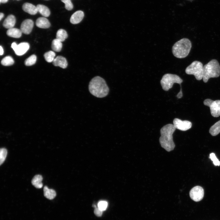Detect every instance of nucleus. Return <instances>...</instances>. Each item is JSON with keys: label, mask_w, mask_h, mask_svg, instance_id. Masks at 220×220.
Listing matches in <instances>:
<instances>
[{"label": "nucleus", "mask_w": 220, "mask_h": 220, "mask_svg": "<svg viewBox=\"0 0 220 220\" xmlns=\"http://www.w3.org/2000/svg\"><path fill=\"white\" fill-rule=\"evenodd\" d=\"M176 129L173 124H168L160 129V143L161 146L168 152L173 150L175 147L172 135Z\"/></svg>", "instance_id": "f257e3e1"}, {"label": "nucleus", "mask_w": 220, "mask_h": 220, "mask_svg": "<svg viewBox=\"0 0 220 220\" xmlns=\"http://www.w3.org/2000/svg\"><path fill=\"white\" fill-rule=\"evenodd\" d=\"M89 90L93 95L98 98L106 97L109 91V89L105 80L101 77L96 76L90 81Z\"/></svg>", "instance_id": "f03ea898"}, {"label": "nucleus", "mask_w": 220, "mask_h": 220, "mask_svg": "<svg viewBox=\"0 0 220 220\" xmlns=\"http://www.w3.org/2000/svg\"><path fill=\"white\" fill-rule=\"evenodd\" d=\"M191 47L190 41L187 38H183L174 43L172 48V52L177 58H184L188 55Z\"/></svg>", "instance_id": "7ed1b4c3"}, {"label": "nucleus", "mask_w": 220, "mask_h": 220, "mask_svg": "<svg viewBox=\"0 0 220 220\" xmlns=\"http://www.w3.org/2000/svg\"><path fill=\"white\" fill-rule=\"evenodd\" d=\"M220 75V65L216 59L211 60L203 66V81L207 82L211 78H217Z\"/></svg>", "instance_id": "20e7f679"}, {"label": "nucleus", "mask_w": 220, "mask_h": 220, "mask_svg": "<svg viewBox=\"0 0 220 220\" xmlns=\"http://www.w3.org/2000/svg\"><path fill=\"white\" fill-rule=\"evenodd\" d=\"M183 82V80L178 75L170 73L164 75L160 81V84L163 89L168 91L171 88L174 83L180 84Z\"/></svg>", "instance_id": "39448f33"}, {"label": "nucleus", "mask_w": 220, "mask_h": 220, "mask_svg": "<svg viewBox=\"0 0 220 220\" xmlns=\"http://www.w3.org/2000/svg\"><path fill=\"white\" fill-rule=\"evenodd\" d=\"M185 72L187 74L193 75L197 80H201L203 78V64L200 61H194L186 68Z\"/></svg>", "instance_id": "423d86ee"}, {"label": "nucleus", "mask_w": 220, "mask_h": 220, "mask_svg": "<svg viewBox=\"0 0 220 220\" xmlns=\"http://www.w3.org/2000/svg\"><path fill=\"white\" fill-rule=\"evenodd\" d=\"M204 104L210 107L211 115L215 117L220 116V100L213 101L207 99L204 101Z\"/></svg>", "instance_id": "0eeeda50"}, {"label": "nucleus", "mask_w": 220, "mask_h": 220, "mask_svg": "<svg viewBox=\"0 0 220 220\" xmlns=\"http://www.w3.org/2000/svg\"><path fill=\"white\" fill-rule=\"evenodd\" d=\"M191 198L193 201L198 202L201 200L204 196V190L202 187L196 186L193 187L189 192Z\"/></svg>", "instance_id": "6e6552de"}, {"label": "nucleus", "mask_w": 220, "mask_h": 220, "mask_svg": "<svg viewBox=\"0 0 220 220\" xmlns=\"http://www.w3.org/2000/svg\"><path fill=\"white\" fill-rule=\"evenodd\" d=\"M173 123L176 129L184 131L190 129L192 125V123L190 121L187 120L182 121L178 118L174 119Z\"/></svg>", "instance_id": "1a4fd4ad"}, {"label": "nucleus", "mask_w": 220, "mask_h": 220, "mask_svg": "<svg viewBox=\"0 0 220 220\" xmlns=\"http://www.w3.org/2000/svg\"><path fill=\"white\" fill-rule=\"evenodd\" d=\"M34 26V22L31 19L24 20L21 23L20 30L22 32L25 34H29L31 32Z\"/></svg>", "instance_id": "9d476101"}, {"label": "nucleus", "mask_w": 220, "mask_h": 220, "mask_svg": "<svg viewBox=\"0 0 220 220\" xmlns=\"http://www.w3.org/2000/svg\"><path fill=\"white\" fill-rule=\"evenodd\" d=\"M29 47V44L28 42H21L17 45L16 49L14 51L17 55H22L27 51Z\"/></svg>", "instance_id": "9b49d317"}, {"label": "nucleus", "mask_w": 220, "mask_h": 220, "mask_svg": "<svg viewBox=\"0 0 220 220\" xmlns=\"http://www.w3.org/2000/svg\"><path fill=\"white\" fill-rule=\"evenodd\" d=\"M84 16V13L83 11L81 10L77 11L72 15L70 22L72 24H77L82 21Z\"/></svg>", "instance_id": "f8f14e48"}, {"label": "nucleus", "mask_w": 220, "mask_h": 220, "mask_svg": "<svg viewBox=\"0 0 220 220\" xmlns=\"http://www.w3.org/2000/svg\"><path fill=\"white\" fill-rule=\"evenodd\" d=\"M53 62L55 66H59L63 68H66L68 66L66 59L62 56H57L54 59Z\"/></svg>", "instance_id": "ddd939ff"}, {"label": "nucleus", "mask_w": 220, "mask_h": 220, "mask_svg": "<svg viewBox=\"0 0 220 220\" xmlns=\"http://www.w3.org/2000/svg\"><path fill=\"white\" fill-rule=\"evenodd\" d=\"M16 21L15 16L13 15H10L4 20L3 25L6 28H13L14 26Z\"/></svg>", "instance_id": "4468645a"}, {"label": "nucleus", "mask_w": 220, "mask_h": 220, "mask_svg": "<svg viewBox=\"0 0 220 220\" xmlns=\"http://www.w3.org/2000/svg\"><path fill=\"white\" fill-rule=\"evenodd\" d=\"M22 8L24 11L31 15H35L38 12L36 6L29 3H24Z\"/></svg>", "instance_id": "2eb2a0df"}, {"label": "nucleus", "mask_w": 220, "mask_h": 220, "mask_svg": "<svg viewBox=\"0 0 220 220\" xmlns=\"http://www.w3.org/2000/svg\"><path fill=\"white\" fill-rule=\"evenodd\" d=\"M36 25L38 27L42 28H47L50 26V24L49 20L44 17H39L37 19Z\"/></svg>", "instance_id": "dca6fc26"}, {"label": "nucleus", "mask_w": 220, "mask_h": 220, "mask_svg": "<svg viewBox=\"0 0 220 220\" xmlns=\"http://www.w3.org/2000/svg\"><path fill=\"white\" fill-rule=\"evenodd\" d=\"M22 33L20 29L13 28L9 29L6 32L8 36L14 38H20L21 36Z\"/></svg>", "instance_id": "f3484780"}, {"label": "nucleus", "mask_w": 220, "mask_h": 220, "mask_svg": "<svg viewBox=\"0 0 220 220\" xmlns=\"http://www.w3.org/2000/svg\"><path fill=\"white\" fill-rule=\"evenodd\" d=\"M42 177L41 175L39 174L35 175L31 180V183L35 188L40 189L43 186V184L42 182Z\"/></svg>", "instance_id": "a211bd4d"}, {"label": "nucleus", "mask_w": 220, "mask_h": 220, "mask_svg": "<svg viewBox=\"0 0 220 220\" xmlns=\"http://www.w3.org/2000/svg\"><path fill=\"white\" fill-rule=\"evenodd\" d=\"M44 195V196L49 200L54 199L56 195L55 191L52 189H49L45 186L43 188Z\"/></svg>", "instance_id": "6ab92c4d"}, {"label": "nucleus", "mask_w": 220, "mask_h": 220, "mask_svg": "<svg viewBox=\"0 0 220 220\" xmlns=\"http://www.w3.org/2000/svg\"><path fill=\"white\" fill-rule=\"evenodd\" d=\"M36 7L38 12H39L43 16L47 17L50 16V11L46 6L38 4L37 6Z\"/></svg>", "instance_id": "aec40b11"}, {"label": "nucleus", "mask_w": 220, "mask_h": 220, "mask_svg": "<svg viewBox=\"0 0 220 220\" xmlns=\"http://www.w3.org/2000/svg\"><path fill=\"white\" fill-rule=\"evenodd\" d=\"M209 132L213 136H216L220 133V120L210 127Z\"/></svg>", "instance_id": "412c9836"}, {"label": "nucleus", "mask_w": 220, "mask_h": 220, "mask_svg": "<svg viewBox=\"0 0 220 220\" xmlns=\"http://www.w3.org/2000/svg\"><path fill=\"white\" fill-rule=\"evenodd\" d=\"M62 47L61 42L56 38L53 39L52 42L51 47L52 50L56 52L61 51Z\"/></svg>", "instance_id": "4be33fe9"}, {"label": "nucleus", "mask_w": 220, "mask_h": 220, "mask_svg": "<svg viewBox=\"0 0 220 220\" xmlns=\"http://www.w3.org/2000/svg\"><path fill=\"white\" fill-rule=\"evenodd\" d=\"M68 37L67 31L63 29L58 30L56 34V38L62 42L64 41Z\"/></svg>", "instance_id": "5701e85b"}, {"label": "nucleus", "mask_w": 220, "mask_h": 220, "mask_svg": "<svg viewBox=\"0 0 220 220\" xmlns=\"http://www.w3.org/2000/svg\"><path fill=\"white\" fill-rule=\"evenodd\" d=\"M14 63V60L10 56H6L3 58L1 61V64L5 66L12 65Z\"/></svg>", "instance_id": "b1692460"}, {"label": "nucleus", "mask_w": 220, "mask_h": 220, "mask_svg": "<svg viewBox=\"0 0 220 220\" xmlns=\"http://www.w3.org/2000/svg\"><path fill=\"white\" fill-rule=\"evenodd\" d=\"M55 53L52 51H50L46 52L44 55L46 61L48 62H53L55 59Z\"/></svg>", "instance_id": "393cba45"}, {"label": "nucleus", "mask_w": 220, "mask_h": 220, "mask_svg": "<svg viewBox=\"0 0 220 220\" xmlns=\"http://www.w3.org/2000/svg\"><path fill=\"white\" fill-rule=\"evenodd\" d=\"M37 60L36 56L33 54L26 59L25 61L24 64L25 65L30 66L35 64Z\"/></svg>", "instance_id": "a878e982"}, {"label": "nucleus", "mask_w": 220, "mask_h": 220, "mask_svg": "<svg viewBox=\"0 0 220 220\" xmlns=\"http://www.w3.org/2000/svg\"><path fill=\"white\" fill-rule=\"evenodd\" d=\"M7 151L4 148H1L0 149V165H1L5 160L7 155Z\"/></svg>", "instance_id": "bb28decb"}, {"label": "nucleus", "mask_w": 220, "mask_h": 220, "mask_svg": "<svg viewBox=\"0 0 220 220\" xmlns=\"http://www.w3.org/2000/svg\"><path fill=\"white\" fill-rule=\"evenodd\" d=\"M65 4V7L66 9L68 10H72L73 6L71 0H61Z\"/></svg>", "instance_id": "cd10ccee"}, {"label": "nucleus", "mask_w": 220, "mask_h": 220, "mask_svg": "<svg viewBox=\"0 0 220 220\" xmlns=\"http://www.w3.org/2000/svg\"><path fill=\"white\" fill-rule=\"evenodd\" d=\"M209 158L213 161V164L215 166H219L220 165V162L217 158L215 154L213 153H211L210 155Z\"/></svg>", "instance_id": "c85d7f7f"}, {"label": "nucleus", "mask_w": 220, "mask_h": 220, "mask_svg": "<svg viewBox=\"0 0 220 220\" xmlns=\"http://www.w3.org/2000/svg\"><path fill=\"white\" fill-rule=\"evenodd\" d=\"M107 203L105 201H101L98 204V207L101 210L104 211L106 209L107 206Z\"/></svg>", "instance_id": "c756f323"}, {"label": "nucleus", "mask_w": 220, "mask_h": 220, "mask_svg": "<svg viewBox=\"0 0 220 220\" xmlns=\"http://www.w3.org/2000/svg\"><path fill=\"white\" fill-rule=\"evenodd\" d=\"M102 210L98 207L95 208L94 210V212L96 216L98 217H100L102 215Z\"/></svg>", "instance_id": "7c9ffc66"}, {"label": "nucleus", "mask_w": 220, "mask_h": 220, "mask_svg": "<svg viewBox=\"0 0 220 220\" xmlns=\"http://www.w3.org/2000/svg\"><path fill=\"white\" fill-rule=\"evenodd\" d=\"M17 45L16 43L15 42H13L11 45V47L12 48V49H13L14 51L15 49H16L17 46Z\"/></svg>", "instance_id": "2f4dec72"}, {"label": "nucleus", "mask_w": 220, "mask_h": 220, "mask_svg": "<svg viewBox=\"0 0 220 220\" xmlns=\"http://www.w3.org/2000/svg\"><path fill=\"white\" fill-rule=\"evenodd\" d=\"M0 54L1 55H2L3 54L4 52H3V49L1 46H0Z\"/></svg>", "instance_id": "473e14b6"}, {"label": "nucleus", "mask_w": 220, "mask_h": 220, "mask_svg": "<svg viewBox=\"0 0 220 220\" xmlns=\"http://www.w3.org/2000/svg\"><path fill=\"white\" fill-rule=\"evenodd\" d=\"M4 16V14L3 13H0V20H1L2 19Z\"/></svg>", "instance_id": "72a5a7b5"}, {"label": "nucleus", "mask_w": 220, "mask_h": 220, "mask_svg": "<svg viewBox=\"0 0 220 220\" xmlns=\"http://www.w3.org/2000/svg\"><path fill=\"white\" fill-rule=\"evenodd\" d=\"M8 0H0V3H6L7 2Z\"/></svg>", "instance_id": "f704fd0d"}, {"label": "nucleus", "mask_w": 220, "mask_h": 220, "mask_svg": "<svg viewBox=\"0 0 220 220\" xmlns=\"http://www.w3.org/2000/svg\"></svg>", "instance_id": "c9c22d12"}]
</instances>
